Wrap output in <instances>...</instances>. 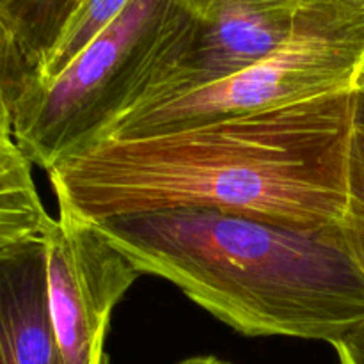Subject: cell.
<instances>
[{
  "label": "cell",
  "instance_id": "8",
  "mask_svg": "<svg viewBox=\"0 0 364 364\" xmlns=\"http://www.w3.org/2000/svg\"><path fill=\"white\" fill-rule=\"evenodd\" d=\"M32 162L13 135V117L0 112V256L43 238L52 217L32 178Z\"/></svg>",
  "mask_w": 364,
  "mask_h": 364
},
{
  "label": "cell",
  "instance_id": "14",
  "mask_svg": "<svg viewBox=\"0 0 364 364\" xmlns=\"http://www.w3.org/2000/svg\"><path fill=\"white\" fill-rule=\"evenodd\" d=\"M354 130L364 135V78L354 92Z\"/></svg>",
  "mask_w": 364,
  "mask_h": 364
},
{
  "label": "cell",
  "instance_id": "7",
  "mask_svg": "<svg viewBox=\"0 0 364 364\" xmlns=\"http://www.w3.org/2000/svg\"><path fill=\"white\" fill-rule=\"evenodd\" d=\"M0 364H64L50 318L43 238L0 256Z\"/></svg>",
  "mask_w": 364,
  "mask_h": 364
},
{
  "label": "cell",
  "instance_id": "15",
  "mask_svg": "<svg viewBox=\"0 0 364 364\" xmlns=\"http://www.w3.org/2000/svg\"><path fill=\"white\" fill-rule=\"evenodd\" d=\"M176 364H231V363L224 361V359L220 358H215V355H194V358H187Z\"/></svg>",
  "mask_w": 364,
  "mask_h": 364
},
{
  "label": "cell",
  "instance_id": "11",
  "mask_svg": "<svg viewBox=\"0 0 364 364\" xmlns=\"http://www.w3.org/2000/svg\"><path fill=\"white\" fill-rule=\"evenodd\" d=\"M34 73L16 31L0 9V112L13 117L14 107Z\"/></svg>",
  "mask_w": 364,
  "mask_h": 364
},
{
  "label": "cell",
  "instance_id": "16",
  "mask_svg": "<svg viewBox=\"0 0 364 364\" xmlns=\"http://www.w3.org/2000/svg\"><path fill=\"white\" fill-rule=\"evenodd\" d=\"M2 4H4V0H0V9H2Z\"/></svg>",
  "mask_w": 364,
  "mask_h": 364
},
{
  "label": "cell",
  "instance_id": "13",
  "mask_svg": "<svg viewBox=\"0 0 364 364\" xmlns=\"http://www.w3.org/2000/svg\"><path fill=\"white\" fill-rule=\"evenodd\" d=\"M333 348L340 364H364V322L345 338L334 341Z\"/></svg>",
  "mask_w": 364,
  "mask_h": 364
},
{
  "label": "cell",
  "instance_id": "2",
  "mask_svg": "<svg viewBox=\"0 0 364 364\" xmlns=\"http://www.w3.org/2000/svg\"><path fill=\"white\" fill-rule=\"evenodd\" d=\"M91 224L139 274L164 277L244 336L333 345L364 322V272L341 226L201 208Z\"/></svg>",
  "mask_w": 364,
  "mask_h": 364
},
{
  "label": "cell",
  "instance_id": "5",
  "mask_svg": "<svg viewBox=\"0 0 364 364\" xmlns=\"http://www.w3.org/2000/svg\"><path fill=\"white\" fill-rule=\"evenodd\" d=\"M46 290L64 364H109L110 318L141 274L91 223L59 208L43 235Z\"/></svg>",
  "mask_w": 364,
  "mask_h": 364
},
{
  "label": "cell",
  "instance_id": "17",
  "mask_svg": "<svg viewBox=\"0 0 364 364\" xmlns=\"http://www.w3.org/2000/svg\"><path fill=\"white\" fill-rule=\"evenodd\" d=\"M359 2H363V4H364V0H359Z\"/></svg>",
  "mask_w": 364,
  "mask_h": 364
},
{
  "label": "cell",
  "instance_id": "9",
  "mask_svg": "<svg viewBox=\"0 0 364 364\" xmlns=\"http://www.w3.org/2000/svg\"><path fill=\"white\" fill-rule=\"evenodd\" d=\"M82 2L84 0H4L2 13L16 31L34 70Z\"/></svg>",
  "mask_w": 364,
  "mask_h": 364
},
{
  "label": "cell",
  "instance_id": "1",
  "mask_svg": "<svg viewBox=\"0 0 364 364\" xmlns=\"http://www.w3.org/2000/svg\"><path fill=\"white\" fill-rule=\"evenodd\" d=\"M354 92L77 149L48 171L60 210L85 223L219 210L284 226H341Z\"/></svg>",
  "mask_w": 364,
  "mask_h": 364
},
{
  "label": "cell",
  "instance_id": "4",
  "mask_svg": "<svg viewBox=\"0 0 364 364\" xmlns=\"http://www.w3.org/2000/svg\"><path fill=\"white\" fill-rule=\"evenodd\" d=\"M363 78L364 4L302 0L294 31L276 52L205 87L130 107L87 146L148 137L223 117L355 92Z\"/></svg>",
  "mask_w": 364,
  "mask_h": 364
},
{
  "label": "cell",
  "instance_id": "3",
  "mask_svg": "<svg viewBox=\"0 0 364 364\" xmlns=\"http://www.w3.org/2000/svg\"><path fill=\"white\" fill-rule=\"evenodd\" d=\"M198 27L185 0H132L55 78H31L13 114L23 155L48 173L87 146L173 70Z\"/></svg>",
  "mask_w": 364,
  "mask_h": 364
},
{
  "label": "cell",
  "instance_id": "10",
  "mask_svg": "<svg viewBox=\"0 0 364 364\" xmlns=\"http://www.w3.org/2000/svg\"><path fill=\"white\" fill-rule=\"evenodd\" d=\"M130 2L132 0H84L66 21L32 80L48 82L55 78Z\"/></svg>",
  "mask_w": 364,
  "mask_h": 364
},
{
  "label": "cell",
  "instance_id": "12",
  "mask_svg": "<svg viewBox=\"0 0 364 364\" xmlns=\"http://www.w3.org/2000/svg\"><path fill=\"white\" fill-rule=\"evenodd\" d=\"M364 272V135L354 130L348 167V199L341 224Z\"/></svg>",
  "mask_w": 364,
  "mask_h": 364
},
{
  "label": "cell",
  "instance_id": "6",
  "mask_svg": "<svg viewBox=\"0 0 364 364\" xmlns=\"http://www.w3.org/2000/svg\"><path fill=\"white\" fill-rule=\"evenodd\" d=\"M301 2H226L210 9L199 16L188 52L130 107L205 87L259 63L291 34Z\"/></svg>",
  "mask_w": 364,
  "mask_h": 364
}]
</instances>
